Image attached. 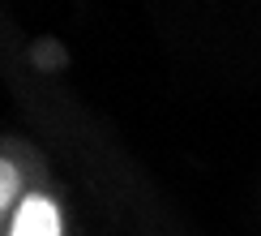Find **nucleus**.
<instances>
[{"label": "nucleus", "instance_id": "obj_1", "mask_svg": "<svg viewBox=\"0 0 261 236\" xmlns=\"http://www.w3.org/2000/svg\"><path fill=\"white\" fill-rule=\"evenodd\" d=\"M9 236H60V210L56 202H47L43 193L21 198V206L13 215V232Z\"/></svg>", "mask_w": 261, "mask_h": 236}, {"label": "nucleus", "instance_id": "obj_2", "mask_svg": "<svg viewBox=\"0 0 261 236\" xmlns=\"http://www.w3.org/2000/svg\"><path fill=\"white\" fill-rule=\"evenodd\" d=\"M17 198V168L9 159H0V215L9 210V202Z\"/></svg>", "mask_w": 261, "mask_h": 236}]
</instances>
